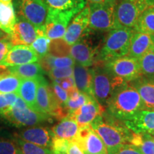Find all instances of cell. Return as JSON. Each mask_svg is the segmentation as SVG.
<instances>
[{"label":"cell","mask_w":154,"mask_h":154,"mask_svg":"<svg viewBox=\"0 0 154 154\" xmlns=\"http://www.w3.org/2000/svg\"><path fill=\"white\" fill-rule=\"evenodd\" d=\"M91 126L103 140L107 152L124 144H131L134 135L123 121L112 116L105 109L94 119Z\"/></svg>","instance_id":"1"},{"label":"cell","mask_w":154,"mask_h":154,"mask_svg":"<svg viewBox=\"0 0 154 154\" xmlns=\"http://www.w3.org/2000/svg\"><path fill=\"white\" fill-rule=\"evenodd\" d=\"M105 110L116 119L125 121L138 111L145 110V106L137 90L125 82L113 92Z\"/></svg>","instance_id":"2"},{"label":"cell","mask_w":154,"mask_h":154,"mask_svg":"<svg viewBox=\"0 0 154 154\" xmlns=\"http://www.w3.org/2000/svg\"><path fill=\"white\" fill-rule=\"evenodd\" d=\"M134 32V29L123 26L109 31L103 45L98 51L96 61L105 63L128 55Z\"/></svg>","instance_id":"3"},{"label":"cell","mask_w":154,"mask_h":154,"mask_svg":"<svg viewBox=\"0 0 154 154\" xmlns=\"http://www.w3.org/2000/svg\"><path fill=\"white\" fill-rule=\"evenodd\" d=\"M92 69V94L103 109L106 107L113 92L124 81L116 76L102 63H96Z\"/></svg>","instance_id":"4"},{"label":"cell","mask_w":154,"mask_h":154,"mask_svg":"<svg viewBox=\"0 0 154 154\" xmlns=\"http://www.w3.org/2000/svg\"><path fill=\"white\" fill-rule=\"evenodd\" d=\"M0 117L18 128L37 126L51 119L50 116L38 112L29 106L19 96L17 97L12 106L0 115Z\"/></svg>","instance_id":"5"},{"label":"cell","mask_w":154,"mask_h":154,"mask_svg":"<svg viewBox=\"0 0 154 154\" xmlns=\"http://www.w3.org/2000/svg\"><path fill=\"white\" fill-rule=\"evenodd\" d=\"M119 0H105L103 2L88 5L90 9L89 29L109 31L119 28L116 19V7Z\"/></svg>","instance_id":"6"},{"label":"cell","mask_w":154,"mask_h":154,"mask_svg":"<svg viewBox=\"0 0 154 154\" xmlns=\"http://www.w3.org/2000/svg\"><path fill=\"white\" fill-rule=\"evenodd\" d=\"M152 6L154 0H119L116 7L117 24L134 29L142 14Z\"/></svg>","instance_id":"7"},{"label":"cell","mask_w":154,"mask_h":154,"mask_svg":"<svg viewBox=\"0 0 154 154\" xmlns=\"http://www.w3.org/2000/svg\"><path fill=\"white\" fill-rule=\"evenodd\" d=\"M77 14L69 11L57 10L48 7L44 23L45 33L51 41L63 38L72 19Z\"/></svg>","instance_id":"8"},{"label":"cell","mask_w":154,"mask_h":154,"mask_svg":"<svg viewBox=\"0 0 154 154\" xmlns=\"http://www.w3.org/2000/svg\"><path fill=\"white\" fill-rule=\"evenodd\" d=\"M102 63L109 72L125 82H131L142 76L138 59L128 55Z\"/></svg>","instance_id":"9"},{"label":"cell","mask_w":154,"mask_h":154,"mask_svg":"<svg viewBox=\"0 0 154 154\" xmlns=\"http://www.w3.org/2000/svg\"><path fill=\"white\" fill-rule=\"evenodd\" d=\"M18 16L32 23L36 28L44 26L48 7L44 0H16Z\"/></svg>","instance_id":"10"},{"label":"cell","mask_w":154,"mask_h":154,"mask_svg":"<svg viewBox=\"0 0 154 154\" xmlns=\"http://www.w3.org/2000/svg\"><path fill=\"white\" fill-rule=\"evenodd\" d=\"M74 140L84 154H108L106 147L91 125L79 128Z\"/></svg>","instance_id":"11"},{"label":"cell","mask_w":154,"mask_h":154,"mask_svg":"<svg viewBox=\"0 0 154 154\" xmlns=\"http://www.w3.org/2000/svg\"><path fill=\"white\" fill-rule=\"evenodd\" d=\"M89 7L86 6L72 19L69 23L63 39L72 46L85 35L89 28Z\"/></svg>","instance_id":"12"},{"label":"cell","mask_w":154,"mask_h":154,"mask_svg":"<svg viewBox=\"0 0 154 154\" xmlns=\"http://www.w3.org/2000/svg\"><path fill=\"white\" fill-rule=\"evenodd\" d=\"M37 28L23 17H17L12 32L9 38L13 45L31 46L36 37Z\"/></svg>","instance_id":"13"},{"label":"cell","mask_w":154,"mask_h":154,"mask_svg":"<svg viewBox=\"0 0 154 154\" xmlns=\"http://www.w3.org/2000/svg\"><path fill=\"white\" fill-rule=\"evenodd\" d=\"M98 51L82 36L78 42L71 46L70 57L79 64L90 67L96 63Z\"/></svg>","instance_id":"14"},{"label":"cell","mask_w":154,"mask_h":154,"mask_svg":"<svg viewBox=\"0 0 154 154\" xmlns=\"http://www.w3.org/2000/svg\"><path fill=\"white\" fill-rule=\"evenodd\" d=\"M38 59V56L30 46H14L4 60L0 63V66H19L25 63L36 62Z\"/></svg>","instance_id":"15"},{"label":"cell","mask_w":154,"mask_h":154,"mask_svg":"<svg viewBox=\"0 0 154 154\" xmlns=\"http://www.w3.org/2000/svg\"><path fill=\"white\" fill-rule=\"evenodd\" d=\"M104 109L93 96H89L88 101L79 109L69 114L72 116L79 128L89 126L98 116L101 115Z\"/></svg>","instance_id":"16"},{"label":"cell","mask_w":154,"mask_h":154,"mask_svg":"<svg viewBox=\"0 0 154 154\" xmlns=\"http://www.w3.org/2000/svg\"><path fill=\"white\" fill-rule=\"evenodd\" d=\"M54 137L52 131L43 126L29 127L18 134V138L21 139L49 149L51 147Z\"/></svg>","instance_id":"17"},{"label":"cell","mask_w":154,"mask_h":154,"mask_svg":"<svg viewBox=\"0 0 154 154\" xmlns=\"http://www.w3.org/2000/svg\"><path fill=\"white\" fill-rule=\"evenodd\" d=\"M123 122L134 134H152L154 132V111L140 110Z\"/></svg>","instance_id":"18"},{"label":"cell","mask_w":154,"mask_h":154,"mask_svg":"<svg viewBox=\"0 0 154 154\" xmlns=\"http://www.w3.org/2000/svg\"><path fill=\"white\" fill-rule=\"evenodd\" d=\"M154 49V35L135 31L131 42L128 56L139 59Z\"/></svg>","instance_id":"19"},{"label":"cell","mask_w":154,"mask_h":154,"mask_svg":"<svg viewBox=\"0 0 154 154\" xmlns=\"http://www.w3.org/2000/svg\"><path fill=\"white\" fill-rule=\"evenodd\" d=\"M128 84L137 90L143 102L145 109L154 111V81L140 76Z\"/></svg>","instance_id":"20"},{"label":"cell","mask_w":154,"mask_h":154,"mask_svg":"<svg viewBox=\"0 0 154 154\" xmlns=\"http://www.w3.org/2000/svg\"><path fill=\"white\" fill-rule=\"evenodd\" d=\"M73 76L74 79L75 85L79 91L88 96H93L92 94L93 76H92L91 68L84 66L75 63Z\"/></svg>","instance_id":"21"},{"label":"cell","mask_w":154,"mask_h":154,"mask_svg":"<svg viewBox=\"0 0 154 154\" xmlns=\"http://www.w3.org/2000/svg\"><path fill=\"white\" fill-rule=\"evenodd\" d=\"M54 137L73 140L76 137L79 127L72 116L63 118L51 128Z\"/></svg>","instance_id":"22"},{"label":"cell","mask_w":154,"mask_h":154,"mask_svg":"<svg viewBox=\"0 0 154 154\" xmlns=\"http://www.w3.org/2000/svg\"><path fill=\"white\" fill-rule=\"evenodd\" d=\"M38 87V77L35 79H22L17 94L27 103L28 106L37 111L36 107V91Z\"/></svg>","instance_id":"23"},{"label":"cell","mask_w":154,"mask_h":154,"mask_svg":"<svg viewBox=\"0 0 154 154\" xmlns=\"http://www.w3.org/2000/svg\"><path fill=\"white\" fill-rule=\"evenodd\" d=\"M16 19L14 4L0 2V29L9 35L14 29Z\"/></svg>","instance_id":"24"},{"label":"cell","mask_w":154,"mask_h":154,"mask_svg":"<svg viewBox=\"0 0 154 154\" xmlns=\"http://www.w3.org/2000/svg\"><path fill=\"white\" fill-rule=\"evenodd\" d=\"M22 79L13 74L8 67L0 66V93H17Z\"/></svg>","instance_id":"25"},{"label":"cell","mask_w":154,"mask_h":154,"mask_svg":"<svg viewBox=\"0 0 154 154\" xmlns=\"http://www.w3.org/2000/svg\"><path fill=\"white\" fill-rule=\"evenodd\" d=\"M9 70L13 74L16 75L22 79H35L44 76L45 72L37 62H32L25 64L8 67Z\"/></svg>","instance_id":"26"},{"label":"cell","mask_w":154,"mask_h":154,"mask_svg":"<svg viewBox=\"0 0 154 154\" xmlns=\"http://www.w3.org/2000/svg\"><path fill=\"white\" fill-rule=\"evenodd\" d=\"M75 61L70 56L66 57H56L48 54L47 56L39 59V63L44 72H48L49 70L55 68H66L73 67Z\"/></svg>","instance_id":"27"},{"label":"cell","mask_w":154,"mask_h":154,"mask_svg":"<svg viewBox=\"0 0 154 154\" xmlns=\"http://www.w3.org/2000/svg\"><path fill=\"white\" fill-rule=\"evenodd\" d=\"M49 8L78 14L86 7V0H44Z\"/></svg>","instance_id":"28"},{"label":"cell","mask_w":154,"mask_h":154,"mask_svg":"<svg viewBox=\"0 0 154 154\" xmlns=\"http://www.w3.org/2000/svg\"><path fill=\"white\" fill-rule=\"evenodd\" d=\"M134 29L136 32L154 35V6L149 7L142 14Z\"/></svg>","instance_id":"29"},{"label":"cell","mask_w":154,"mask_h":154,"mask_svg":"<svg viewBox=\"0 0 154 154\" xmlns=\"http://www.w3.org/2000/svg\"><path fill=\"white\" fill-rule=\"evenodd\" d=\"M50 43H51V40L48 38L46 34L44 26L37 29L36 37L30 47L35 51L38 59H41L49 54Z\"/></svg>","instance_id":"30"},{"label":"cell","mask_w":154,"mask_h":154,"mask_svg":"<svg viewBox=\"0 0 154 154\" xmlns=\"http://www.w3.org/2000/svg\"><path fill=\"white\" fill-rule=\"evenodd\" d=\"M131 144L136 146L142 154H154V137L150 134H134Z\"/></svg>","instance_id":"31"},{"label":"cell","mask_w":154,"mask_h":154,"mask_svg":"<svg viewBox=\"0 0 154 154\" xmlns=\"http://www.w3.org/2000/svg\"><path fill=\"white\" fill-rule=\"evenodd\" d=\"M142 76L154 81V49L138 59Z\"/></svg>","instance_id":"32"},{"label":"cell","mask_w":154,"mask_h":154,"mask_svg":"<svg viewBox=\"0 0 154 154\" xmlns=\"http://www.w3.org/2000/svg\"><path fill=\"white\" fill-rule=\"evenodd\" d=\"M16 142L18 144L22 154H53L51 149L25 141L18 137Z\"/></svg>","instance_id":"33"},{"label":"cell","mask_w":154,"mask_h":154,"mask_svg":"<svg viewBox=\"0 0 154 154\" xmlns=\"http://www.w3.org/2000/svg\"><path fill=\"white\" fill-rule=\"evenodd\" d=\"M70 47L63 38L51 41L49 54L56 57H66L70 56Z\"/></svg>","instance_id":"34"},{"label":"cell","mask_w":154,"mask_h":154,"mask_svg":"<svg viewBox=\"0 0 154 154\" xmlns=\"http://www.w3.org/2000/svg\"><path fill=\"white\" fill-rule=\"evenodd\" d=\"M89 96H90L86 95V94L80 91L79 94L77 97L74 98V99H69L65 106L68 110L69 114H71L74 111L79 109L82 106L84 105L88 101Z\"/></svg>","instance_id":"35"},{"label":"cell","mask_w":154,"mask_h":154,"mask_svg":"<svg viewBox=\"0 0 154 154\" xmlns=\"http://www.w3.org/2000/svg\"><path fill=\"white\" fill-rule=\"evenodd\" d=\"M71 140L54 137L51 150L53 154H67Z\"/></svg>","instance_id":"36"},{"label":"cell","mask_w":154,"mask_h":154,"mask_svg":"<svg viewBox=\"0 0 154 154\" xmlns=\"http://www.w3.org/2000/svg\"><path fill=\"white\" fill-rule=\"evenodd\" d=\"M73 73H74V66L52 69L47 72V74L49 75L50 79H51V80L54 81L73 76Z\"/></svg>","instance_id":"37"},{"label":"cell","mask_w":154,"mask_h":154,"mask_svg":"<svg viewBox=\"0 0 154 154\" xmlns=\"http://www.w3.org/2000/svg\"><path fill=\"white\" fill-rule=\"evenodd\" d=\"M0 154H22L18 144L10 140L0 139Z\"/></svg>","instance_id":"38"},{"label":"cell","mask_w":154,"mask_h":154,"mask_svg":"<svg viewBox=\"0 0 154 154\" xmlns=\"http://www.w3.org/2000/svg\"><path fill=\"white\" fill-rule=\"evenodd\" d=\"M51 90H52L54 95L59 103L63 106H66V102L69 100V94L68 92L65 91L59 84L55 82H52L51 86Z\"/></svg>","instance_id":"39"},{"label":"cell","mask_w":154,"mask_h":154,"mask_svg":"<svg viewBox=\"0 0 154 154\" xmlns=\"http://www.w3.org/2000/svg\"><path fill=\"white\" fill-rule=\"evenodd\" d=\"M108 154H142L136 146L132 144H124L112 151H108Z\"/></svg>","instance_id":"40"},{"label":"cell","mask_w":154,"mask_h":154,"mask_svg":"<svg viewBox=\"0 0 154 154\" xmlns=\"http://www.w3.org/2000/svg\"><path fill=\"white\" fill-rule=\"evenodd\" d=\"M12 47L13 44L10 41L8 34L5 37L0 38V63L4 60Z\"/></svg>","instance_id":"41"},{"label":"cell","mask_w":154,"mask_h":154,"mask_svg":"<svg viewBox=\"0 0 154 154\" xmlns=\"http://www.w3.org/2000/svg\"><path fill=\"white\" fill-rule=\"evenodd\" d=\"M54 82L59 84V85L67 92H69L71 90H72L73 88L76 87V85H75L74 76L62 79H57L54 81Z\"/></svg>","instance_id":"42"},{"label":"cell","mask_w":154,"mask_h":154,"mask_svg":"<svg viewBox=\"0 0 154 154\" xmlns=\"http://www.w3.org/2000/svg\"><path fill=\"white\" fill-rule=\"evenodd\" d=\"M67 154H84V153L74 140H71Z\"/></svg>","instance_id":"43"},{"label":"cell","mask_w":154,"mask_h":154,"mask_svg":"<svg viewBox=\"0 0 154 154\" xmlns=\"http://www.w3.org/2000/svg\"><path fill=\"white\" fill-rule=\"evenodd\" d=\"M105 0H86V2L88 3V5H96V4H100L103 2Z\"/></svg>","instance_id":"44"},{"label":"cell","mask_w":154,"mask_h":154,"mask_svg":"<svg viewBox=\"0 0 154 154\" xmlns=\"http://www.w3.org/2000/svg\"><path fill=\"white\" fill-rule=\"evenodd\" d=\"M7 36V35H5V32H2V31L1 29H0V38H3V37H5V36Z\"/></svg>","instance_id":"45"},{"label":"cell","mask_w":154,"mask_h":154,"mask_svg":"<svg viewBox=\"0 0 154 154\" xmlns=\"http://www.w3.org/2000/svg\"><path fill=\"white\" fill-rule=\"evenodd\" d=\"M13 0H0V2H4V3H10V2H12Z\"/></svg>","instance_id":"46"},{"label":"cell","mask_w":154,"mask_h":154,"mask_svg":"<svg viewBox=\"0 0 154 154\" xmlns=\"http://www.w3.org/2000/svg\"><path fill=\"white\" fill-rule=\"evenodd\" d=\"M151 134V135H152V136H153V137H154V132H153V133H152V134Z\"/></svg>","instance_id":"47"}]
</instances>
